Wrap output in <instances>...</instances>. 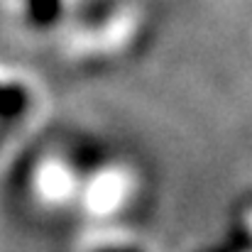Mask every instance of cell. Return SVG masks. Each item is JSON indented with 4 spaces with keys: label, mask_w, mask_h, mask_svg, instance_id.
I'll return each instance as SVG.
<instances>
[]
</instances>
